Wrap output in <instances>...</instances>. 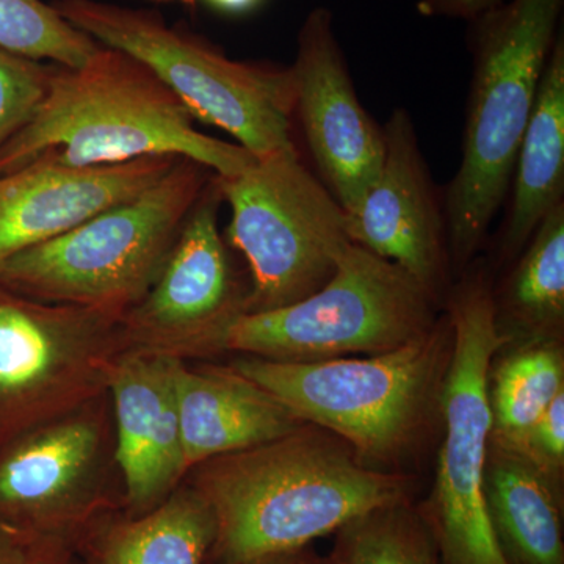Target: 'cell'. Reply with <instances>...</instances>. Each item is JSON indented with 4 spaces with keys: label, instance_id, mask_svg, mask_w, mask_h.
I'll use <instances>...</instances> for the list:
<instances>
[{
    "label": "cell",
    "instance_id": "obj_17",
    "mask_svg": "<svg viewBox=\"0 0 564 564\" xmlns=\"http://www.w3.org/2000/svg\"><path fill=\"white\" fill-rule=\"evenodd\" d=\"M182 451L188 473L217 456L272 443L304 425L261 386L231 366L176 369Z\"/></svg>",
    "mask_w": 564,
    "mask_h": 564
},
{
    "label": "cell",
    "instance_id": "obj_25",
    "mask_svg": "<svg viewBox=\"0 0 564 564\" xmlns=\"http://www.w3.org/2000/svg\"><path fill=\"white\" fill-rule=\"evenodd\" d=\"M55 63L0 47V150L29 124L50 91Z\"/></svg>",
    "mask_w": 564,
    "mask_h": 564
},
{
    "label": "cell",
    "instance_id": "obj_22",
    "mask_svg": "<svg viewBox=\"0 0 564 564\" xmlns=\"http://www.w3.org/2000/svg\"><path fill=\"white\" fill-rule=\"evenodd\" d=\"M492 440L519 448L538 419L564 392L558 340L529 339L491 366L488 381Z\"/></svg>",
    "mask_w": 564,
    "mask_h": 564
},
{
    "label": "cell",
    "instance_id": "obj_20",
    "mask_svg": "<svg viewBox=\"0 0 564 564\" xmlns=\"http://www.w3.org/2000/svg\"><path fill=\"white\" fill-rule=\"evenodd\" d=\"M209 507L182 484L143 516L115 514L85 547L87 564H207L214 543Z\"/></svg>",
    "mask_w": 564,
    "mask_h": 564
},
{
    "label": "cell",
    "instance_id": "obj_27",
    "mask_svg": "<svg viewBox=\"0 0 564 564\" xmlns=\"http://www.w3.org/2000/svg\"><path fill=\"white\" fill-rule=\"evenodd\" d=\"M516 451L529 456L545 474L560 481L564 466V392L549 404Z\"/></svg>",
    "mask_w": 564,
    "mask_h": 564
},
{
    "label": "cell",
    "instance_id": "obj_19",
    "mask_svg": "<svg viewBox=\"0 0 564 564\" xmlns=\"http://www.w3.org/2000/svg\"><path fill=\"white\" fill-rule=\"evenodd\" d=\"M510 215L500 254L516 258L540 223L564 203V35L545 65L536 101L516 155Z\"/></svg>",
    "mask_w": 564,
    "mask_h": 564
},
{
    "label": "cell",
    "instance_id": "obj_30",
    "mask_svg": "<svg viewBox=\"0 0 564 564\" xmlns=\"http://www.w3.org/2000/svg\"><path fill=\"white\" fill-rule=\"evenodd\" d=\"M245 564H328V560L315 555L306 545V547L262 556V558L252 560V562Z\"/></svg>",
    "mask_w": 564,
    "mask_h": 564
},
{
    "label": "cell",
    "instance_id": "obj_14",
    "mask_svg": "<svg viewBox=\"0 0 564 564\" xmlns=\"http://www.w3.org/2000/svg\"><path fill=\"white\" fill-rule=\"evenodd\" d=\"M383 132V169L358 209L347 214L348 237L402 267L441 303L452 267L444 207L410 111L393 110Z\"/></svg>",
    "mask_w": 564,
    "mask_h": 564
},
{
    "label": "cell",
    "instance_id": "obj_12",
    "mask_svg": "<svg viewBox=\"0 0 564 564\" xmlns=\"http://www.w3.org/2000/svg\"><path fill=\"white\" fill-rule=\"evenodd\" d=\"M221 204L214 174L158 280L122 317L128 350L185 362L223 352L226 333L247 314L250 289L237 276L218 229Z\"/></svg>",
    "mask_w": 564,
    "mask_h": 564
},
{
    "label": "cell",
    "instance_id": "obj_21",
    "mask_svg": "<svg viewBox=\"0 0 564 564\" xmlns=\"http://www.w3.org/2000/svg\"><path fill=\"white\" fill-rule=\"evenodd\" d=\"M497 321L514 339L558 340L564 323V203L538 226L500 295Z\"/></svg>",
    "mask_w": 564,
    "mask_h": 564
},
{
    "label": "cell",
    "instance_id": "obj_4",
    "mask_svg": "<svg viewBox=\"0 0 564 564\" xmlns=\"http://www.w3.org/2000/svg\"><path fill=\"white\" fill-rule=\"evenodd\" d=\"M452 340L445 314L417 339L366 358L282 362L247 356L229 366L300 421L336 434L364 464L386 470L422 444L440 414Z\"/></svg>",
    "mask_w": 564,
    "mask_h": 564
},
{
    "label": "cell",
    "instance_id": "obj_9",
    "mask_svg": "<svg viewBox=\"0 0 564 564\" xmlns=\"http://www.w3.org/2000/svg\"><path fill=\"white\" fill-rule=\"evenodd\" d=\"M217 182L231 209L228 243L250 269L247 314L302 302L332 280L351 243L347 212L296 148L256 158Z\"/></svg>",
    "mask_w": 564,
    "mask_h": 564
},
{
    "label": "cell",
    "instance_id": "obj_3",
    "mask_svg": "<svg viewBox=\"0 0 564 564\" xmlns=\"http://www.w3.org/2000/svg\"><path fill=\"white\" fill-rule=\"evenodd\" d=\"M564 0H508L467 22L473 58L458 172L444 199L448 254L466 270L510 192L516 155L562 29Z\"/></svg>",
    "mask_w": 564,
    "mask_h": 564
},
{
    "label": "cell",
    "instance_id": "obj_31",
    "mask_svg": "<svg viewBox=\"0 0 564 564\" xmlns=\"http://www.w3.org/2000/svg\"><path fill=\"white\" fill-rule=\"evenodd\" d=\"M207 564H210L209 562H207Z\"/></svg>",
    "mask_w": 564,
    "mask_h": 564
},
{
    "label": "cell",
    "instance_id": "obj_1",
    "mask_svg": "<svg viewBox=\"0 0 564 564\" xmlns=\"http://www.w3.org/2000/svg\"><path fill=\"white\" fill-rule=\"evenodd\" d=\"M187 477L214 519L210 564L306 547L369 511L411 502L413 494L408 475L367 466L345 441L311 423L204 462Z\"/></svg>",
    "mask_w": 564,
    "mask_h": 564
},
{
    "label": "cell",
    "instance_id": "obj_23",
    "mask_svg": "<svg viewBox=\"0 0 564 564\" xmlns=\"http://www.w3.org/2000/svg\"><path fill=\"white\" fill-rule=\"evenodd\" d=\"M328 564H441L429 527L411 502L377 508L336 532Z\"/></svg>",
    "mask_w": 564,
    "mask_h": 564
},
{
    "label": "cell",
    "instance_id": "obj_7",
    "mask_svg": "<svg viewBox=\"0 0 564 564\" xmlns=\"http://www.w3.org/2000/svg\"><path fill=\"white\" fill-rule=\"evenodd\" d=\"M451 361L440 399L444 436L429 500L419 507L441 564H510L505 558L485 500V464L492 430L489 370L510 344L497 321L494 289L484 270L448 292Z\"/></svg>",
    "mask_w": 564,
    "mask_h": 564
},
{
    "label": "cell",
    "instance_id": "obj_24",
    "mask_svg": "<svg viewBox=\"0 0 564 564\" xmlns=\"http://www.w3.org/2000/svg\"><path fill=\"white\" fill-rule=\"evenodd\" d=\"M101 44L43 0H0V47L32 61L77 68Z\"/></svg>",
    "mask_w": 564,
    "mask_h": 564
},
{
    "label": "cell",
    "instance_id": "obj_16",
    "mask_svg": "<svg viewBox=\"0 0 564 564\" xmlns=\"http://www.w3.org/2000/svg\"><path fill=\"white\" fill-rule=\"evenodd\" d=\"M177 159L151 155L102 166L32 163L0 176V265L147 191Z\"/></svg>",
    "mask_w": 564,
    "mask_h": 564
},
{
    "label": "cell",
    "instance_id": "obj_2",
    "mask_svg": "<svg viewBox=\"0 0 564 564\" xmlns=\"http://www.w3.org/2000/svg\"><path fill=\"white\" fill-rule=\"evenodd\" d=\"M151 155L191 159L221 177L256 161L240 144L199 131L147 65L101 44L77 68L55 65L40 110L0 150V176L32 163L102 166Z\"/></svg>",
    "mask_w": 564,
    "mask_h": 564
},
{
    "label": "cell",
    "instance_id": "obj_6",
    "mask_svg": "<svg viewBox=\"0 0 564 564\" xmlns=\"http://www.w3.org/2000/svg\"><path fill=\"white\" fill-rule=\"evenodd\" d=\"M74 28L147 65L196 121L221 129L261 159L293 150L291 66L232 61L187 25L155 10L104 0H52Z\"/></svg>",
    "mask_w": 564,
    "mask_h": 564
},
{
    "label": "cell",
    "instance_id": "obj_5",
    "mask_svg": "<svg viewBox=\"0 0 564 564\" xmlns=\"http://www.w3.org/2000/svg\"><path fill=\"white\" fill-rule=\"evenodd\" d=\"M214 173L177 159L161 181L0 265V285L40 302L124 317L147 295Z\"/></svg>",
    "mask_w": 564,
    "mask_h": 564
},
{
    "label": "cell",
    "instance_id": "obj_29",
    "mask_svg": "<svg viewBox=\"0 0 564 564\" xmlns=\"http://www.w3.org/2000/svg\"><path fill=\"white\" fill-rule=\"evenodd\" d=\"M181 2H199L207 9L226 14V17H245V14L261 9L267 0H181Z\"/></svg>",
    "mask_w": 564,
    "mask_h": 564
},
{
    "label": "cell",
    "instance_id": "obj_15",
    "mask_svg": "<svg viewBox=\"0 0 564 564\" xmlns=\"http://www.w3.org/2000/svg\"><path fill=\"white\" fill-rule=\"evenodd\" d=\"M180 362L124 350L111 367L107 393L124 514L150 513L187 478L176 400Z\"/></svg>",
    "mask_w": 564,
    "mask_h": 564
},
{
    "label": "cell",
    "instance_id": "obj_13",
    "mask_svg": "<svg viewBox=\"0 0 564 564\" xmlns=\"http://www.w3.org/2000/svg\"><path fill=\"white\" fill-rule=\"evenodd\" d=\"M295 115L322 182L347 214L358 209L383 169V126L364 109L326 7L310 11L296 36Z\"/></svg>",
    "mask_w": 564,
    "mask_h": 564
},
{
    "label": "cell",
    "instance_id": "obj_10",
    "mask_svg": "<svg viewBox=\"0 0 564 564\" xmlns=\"http://www.w3.org/2000/svg\"><path fill=\"white\" fill-rule=\"evenodd\" d=\"M122 510L109 393L0 444V521L85 552Z\"/></svg>",
    "mask_w": 564,
    "mask_h": 564
},
{
    "label": "cell",
    "instance_id": "obj_18",
    "mask_svg": "<svg viewBox=\"0 0 564 564\" xmlns=\"http://www.w3.org/2000/svg\"><path fill=\"white\" fill-rule=\"evenodd\" d=\"M485 500L510 564H564L560 481L522 452L489 436Z\"/></svg>",
    "mask_w": 564,
    "mask_h": 564
},
{
    "label": "cell",
    "instance_id": "obj_8",
    "mask_svg": "<svg viewBox=\"0 0 564 564\" xmlns=\"http://www.w3.org/2000/svg\"><path fill=\"white\" fill-rule=\"evenodd\" d=\"M440 302L402 267L350 243L336 272L302 302L240 315L223 351L282 362L378 355L436 325Z\"/></svg>",
    "mask_w": 564,
    "mask_h": 564
},
{
    "label": "cell",
    "instance_id": "obj_28",
    "mask_svg": "<svg viewBox=\"0 0 564 564\" xmlns=\"http://www.w3.org/2000/svg\"><path fill=\"white\" fill-rule=\"evenodd\" d=\"M508 0H415L419 13L426 18L473 21Z\"/></svg>",
    "mask_w": 564,
    "mask_h": 564
},
{
    "label": "cell",
    "instance_id": "obj_26",
    "mask_svg": "<svg viewBox=\"0 0 564 564\" xmlns=\"http://www.w3.org/2000/svg\"><path fill=\"white\" fill-rule=\"evenodd\" d=\"M0 564H87L79 545L0 521Z\"/></svg>",
    "mask_w": 564,
    "mask_h": 564
},
{
    "label": "cell",
    "instance_id": "obj_11",
    "mask_svg": "<svg viewBox=\"0 0 564 564\" xmlns=\"http://www.w3.org/2000/svg\"><path fill=\"white\" fill-rule=\"evenodd\" d=\"M122 318L0 285V444L107 392Z\"/></svg>",
    "mask_w": 564,
    "mask_h": 564
}]
</instances>
